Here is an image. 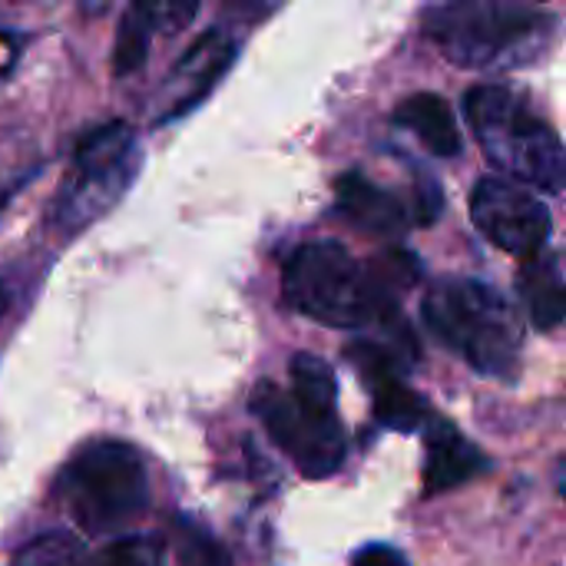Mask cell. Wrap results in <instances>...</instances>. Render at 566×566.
Returning <instances> with one entry per match:
<instances>
[{
    "label": "cell",
    "mask_w": 566,
    "mask_h": 566,
    "mask_svg": "<svg viewBox=\"0 0 566 566\" xmlns=\"http://www.w3.org/2000/svg\"><path fill=\"white\" fill-rule=\"evenodd\" d=\"M70 566H163V541L153 534H133L99 551L80 547Z\"/></svg>",
    "instance_id": "16"
},
{
    "label": "cell",
    "mask_w": 566,
    "mask_h": 566,
    "mask_svg": "<svg viewBox=\"0 0 566 566\" xmlns=\"http://www.w3.org/2000/svg\"><path fill=\"white\" fill-rule=\"evenodd\" d=\"M202 0H129V10L139 13L156 33H179L186 30Z\"/></svg>",
    "instance_id": "19"
},
{
    "label": "cell",
    "mask_w": 566,
    "mask_h": 566,
    "mask_svg": "<svg viewBox=\"0 0 566 566\" xmlns=\"http://www.w3.org/2000/svg\"><path fill=\"white\" fill-rule=\"evenodd\" d=\"M282 295L295 312L332 328H365L395 318V308H388L375 289L371 269L338 242L295 249L282 272Z\"/></svg>",
    "instance_id": "3"
},
{
    "label": "cell",
    "mask_w": 566,
    "mask_h": 566,
    "mask_svg": "<svg viewBox=\"0 0 566 566\" xmlns=\"http://www.w3.org/2000/svg\"><path fill=\"white\" fill-rule=\"evenodd\" d=\"M352 566H411L395 547L388 544H368L361 547L355 557H352Z\"/></svg>",
    "instance_id": "21"
},
{
    "label": "cell",
    "mask_w": 566,
    "mask_h": 566,
    "mask_svg": "<svg viewBox=\"0 0 566 566\" xmlns=\"http://www.w3.org/2000/svg\"><path fill=\"white\" fill-rule=\"evenodd\" d=\"M521 295L527 315L537 328H557L566 318V255L537 252L524 259L521 269Z\"/></svg>",
    "instance_id": "12"
},
{
    "label": "cell",
    "mask_w": 566,
    "mask_h": 566,
    "mask_svg": "<svg viewBox=\"0 0 566 566\" xmlns=\"http://www.w3.org/2000/svg\"><path fill=\"white\" fill-rule=\"evenodd\" d=\"M176 554H179V566H232L226 547L192 521H179Z\"/></svg>",
    "instance_id": "18"
},
{
    "label": "cell",
    "mask_w": 566,
    "mask_h": 566,
    "mask_svg": "<svg viewBox=\"0 0 566 566\" xmlns=\"http://www.w3.org/2000/svg\"><path fill=\"white\" fill-rule=\"evenodd\" d=\"M252 411L305 478L322 481L342 468L345 434L338 415H318L272 381H262L252 391Z\"/></svg>",
    "instance_id": "7"
},
{
    "label": "cell",
    "mask_w": 566,
    "mask_h": 566,
    "mask_svg": "<svg viewBox=\"0 0 566 566\" xmlns=\"http://www.w3.org/2000/svg\"><path fill=\"white\" fill-rule=\"evenodd\" d=\"M428 444H424V491L444 494L458 484L474 481L491 468V461L481 454L478 444H471L451 421L431 418L428 424Z\"/></svg>",
    "instance_id": "10"
},
{
    "label": "cell",
    "mask_w": 566,
    "mask_h": 566,
    "mask_svg": "<svg viewBox=\"0 0 566 566\" xmlns=\"http://www.w3.org/2000/svg\"><path fill=\"white\" fill-rule=\"evenodd\" d=\"M7 305H10V292H7V285L0 282V318L7 315Z\"/></svg>",
    "instance_id": "23"
},
{
    "label": "cell",
    "mask_w": 566,
    "mask_h": 566,
    "mask_svg": "<svg viewBox=\"0 0 566 566\" xmlns=\"http://www.w3.org/2000/svg\"><path fill=\"white\" fill-rule=\"evenodd\" d=\"M428 328L481 375L511 378L521 355V318L514 305L484 282L444 279L424 298Z\"/></svg>",
    "instance_id": "1"
},
{
    "label": "cell",
    "mask_w": 566,
    "mask_h": 566,
    "mask_svg": "<svg viewBox=\"0 0 566 566\" xmlns=\"http://www.w3.org/2000/svg\"><path fill=\"white\" fill-rule=\"evenodd\" d=\"M474 226L504 252L531 259L551 239L547 206L514 179H481L471 196Z\"/></svg>",
    "instance_id": "8"
},
{
    "label": "cell",
    "mask_w": 566,
    "mask_h": 566,
    "mask_svg": "<svg viewBox=\"0 0 566 566\" xmlns=\"http://www.w3.org/2000/svg\"><path fill=\"white\" fill-rule=\"evenodd\" d=\"M551 17L527 0H448L428 20L434 43L461 66H491L527 46Z\"/></svg>",
    "instance_id": "6"
},
{
    "label": "cell",
    "mask_w": 566,
    "mask_h": 566,
    "mask_svg": "<svg viewBox=\"0 0 566 566\" xmlns=\"http://www.w3.org/2000/svg\"><path fill=\"white\" fill-rule=\"evenodd\" d=\"M335 199H338V209L345 212V219H352L358 229H365L371 235L398 239L411 226V212L405 209V202L398 196H391L388 189L375 186L371 179H365L361 172L342 176L335 186Z\"/></svg>",
    "instance_id": "11"
},
{
    "label": "cell",
    "mask_w": 566,
    "mask_h": 566,
    "mask_svg": "<svg viewBox=\"0 0 566 566\" xmlns=\"http://www.w3.org/2000/svg\"><path fill=\"white\" fill-rule=\"evenodd\" d=\"M232 7H239V10H245V13H262V10H269L272 3H279V0H229Z\"/></svg>",
    "instance_id": "22"
},
{
    "label": "cell",
    "mask_w": 566,
    "mask_h": 566,
    "mask_svg": "<svg viewBox=\"0 0 566 566\" xmlns=\"http://www.w3.org/2000/svg\"><path fill=\"white\" fill-rule=\"evenodd\" d=\"M139 172V143L133 126L113 119L86 133L50 202V226L63 235L83 232L106 216Z\"/></svg>",
    "instance_id": "4"
},
{
    "label": "cell",
    "mask_w": 566,
    "mask_h": 566,
    "mask_svg": "<svg viewBox=\"0 0 566 566\" xmlns=\"http://www.w3.org/2000/svg\"><path fill=\"white\" fill-rule=\"evenodd\" d=\"M292 395L318 415H335L338 385H335V371L328 368V361H322L318 355H295L292 358Z\"/></svg>",
    "instance_id": "15"
},
{
    "label": "cell",
    "mask_w": 566,
    "mask_h": 566,
    "mask_svg": "<svg viewBox=\"0 0 566 566\" xmlns=\"http://www.w3.org/2000/svg\"><path fill=\"white\" fill-rule=\"evenodd\" d=\"M395 119L401 126H408L424 143L428 153L444 156V159L461 153V126H458V116H454V109L448 106L444 96L415 93L398 106Z\"/></svg>",
    "instance_id": "13"
},
{
    "label": "cell",
    "mask_w": 566,
    "mask_h": 566,
    "mask_svg": "<svg viewBox=\"0 0 566 566\" xmlns=\"http://www.w3.org/2000/svg\"><path fill=\"white\" fill-rule=\"evenodd\" d=\"M56 497L90 534L119 527L149 501L146 464L123 441H93L80 448L63 468L56 481Z\"/></svg>",
    "instance_id": "5"
},
{
    "label": "cell",
    "mask_w": 566,
    "mask_h": 566,
    "mask_svg": "<svg viewBox=\"0 0 566 566\" xmlns=\"http://www.w3.org/2000/svg\"><path fill=\"white\" fill-rule=\"evenodd\" d=\"M464 116L484 156L507 179L551 192L564 189L566 146L517 93L507 86H474L464 99Z\"/></svg>",
    "instance_id": "2"
},
{
    "label": "cell",
    "mask_w": 566,
    "mask_h": 566,
    "mask_svg": "<svg viewBox=\"0 0 566 566\" xmlns=\"http://www.w3.org/2000/svg\"><path fill=\"white\" fill-rule=\"evenodd\" d=\"M235 60V40L226 30H206L186 53L182 60L169 70L159 96H156V116L153 123H172L186 113H192L212 90L216 83L229 73Z\"/></svg>",
    "instance_id": "9"
},
{
    "label": "cell",
    "mask_w": 566,
    "mask_h": 566,
    "mask_svg": "<svg viewBox=\"0 0 566 566\" xmlns=\"http://www.w3.org/2000/svg\"><path fill=\"white\" fill-rule=\"evenodd\" d=\"M80 551V541L70 537V534H46V537H36L30 541L17 564L20 566H70V560L76 557Z\"/></svg>",
    "instance_id": "20"
},
{
    "label": "cell",
    "mask_w": 566,
    "mask_h": 566,
    "mask_svg": "<svg viewBox=\"0 0 566 566\" xmlns=\"http://www.w3.org/2000/svg\"><path fill=\"white\" fill-rule=\"evenodd\" d=\"M371 395H375V415L385 428L391 431H418L431 421V411L424 405V398L418 391H411L401 381V371H385V375H371L365 378Z\"/></svg>",
    "instance_id": "14"
},
{
    "label": "cell",
    "mask_w": 566,
    "mask_h": 566,
    "mask_svg": "<svg viewBox=\"0 0 566 566\" xmlns=\"http://www.w3.org/2000/svg\"><path fill=\"white\" fill-rule=\"evenodd\" d=\"M153 33H156V30H153L139 13H133V10L123 13L119 30H116V43H113V73H116V76L136 73V70L146 63Z\"/></svg>",
    "instance_id": "17"
}]
</instances>
